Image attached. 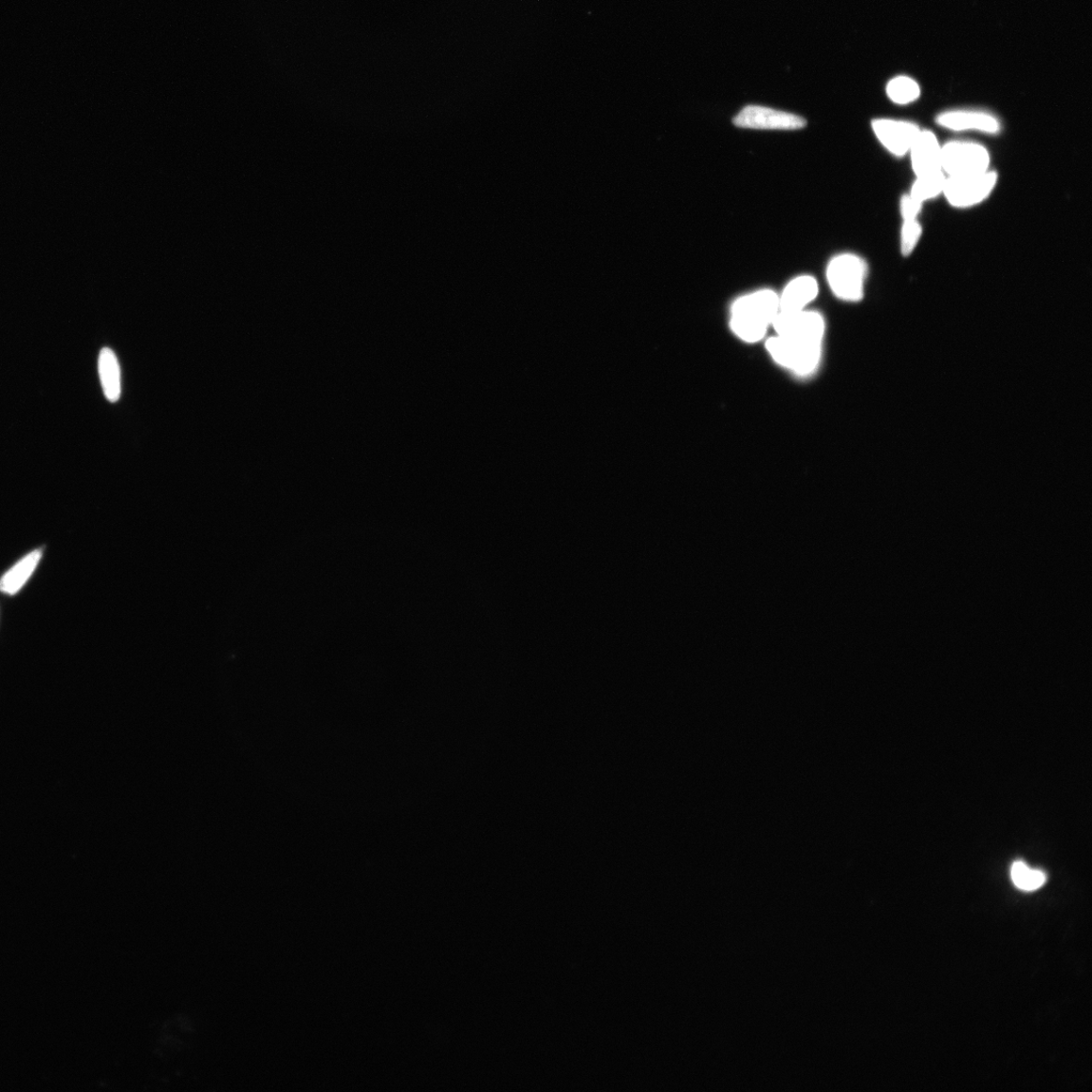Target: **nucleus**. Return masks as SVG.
Returning a JSON list of instances; mask_svg holds the SVG:
<instances>
[{
    "instance_id": "f257e3e1",
    "label": "nucleus",
    "mask_w": 1092,
    "mask_h": 1092,
    "mask_svg": "<svg viewBox=\"0 0 1092 1092\" xmlns=\"http://www.w3.org/2000/svg\"><path fill=\"white\" fill-rule=\"evenodd\" d=\"M779 296L774 290L761 289L738 298L731 305V328L741 341L755 343L773 327L779 314Z\"/></svg>"
},
{
    "instance_id": "6e6552de",
    "label": "nucleus",
    "mask_w": 1092,
    "mask_h": 1092,
    "mask_svg": "<svg viewBox=\"0 0 1092 1092\" xmlns=\"http://www.w3.org/2000/svg\"><path fill=\"white\" fill-rule=\"evenodd\" d=\"M877 139L897 157H903L915 143L920 128L912 121L879 119L872 121Z\"/></svg>"
},
{
    "instance_id": "39448f33",
    "label": "nucleus",
    "mask_w": 1092,
    "mask_h": 1092,
    "mask_svg": "<svg viewBox=\"0 0 1092 1092\" xmlns=\"http://www.w3.org/2000/svg\"><path fill=\"white\" fill-rule=\"evenodd\" d=\"M997 180V174L990 171L972 176L947 177L943 194L953 208H972L988 199L994 191Z\"/></svg>"
},
{
    "instance_id": "f8f14e48",
    "label": "nucleus",
    "mask_w": 1092,
    "mask_h": 1092,
    "mask_svg": "<svg viewBox=\"0 0 1092 1092\" xmlns=\"http://www.w3.org/2000/svg\"><path fill=\"white\" fill-rule=\"evenodd\" d=\"M99 374L107 401L117 403L121 393L120 367L116 353L109 347L101 350Z\"/></svg>"
},
{
    "instance_id": "423d86ee",
    "label": "nucleus",
    "mask_w": 1092,
    "mask_h": 1092,
    "mask_svg": "<svg viewBox=\"0 0 1092 1092\" xmlns=\"http://www.w3.org/2000/svg\"><path fill=\"white\" fill-rule=\"evenodd\" d=\"M773 328L776 335L791 340L823 343L825 323L821 314L812 311L779 312Z\"/></svg>"
},
{
    "instance_id": "20e7f679",
    "label": "nucleus",
    "mask_w": 1092,
    "mask_h": 1092,
    "mask_svg": "<svg viewBox=\"0 0 1092 1092\" xmlns=\"http://www.w3.org/2000/svg\"><path fill=\"white\" fill-rule=\"evenodd\" d=\"M942 172L947 177L965 176L990 171L989 150L971 141H951L942 146Z\"/></svg>"
},
{
    "instance_id": "f3484780",
    "label": "nucleus",
    "mask_w": 1092,
    "mask_h": 1092,
    "mask_svg": "<svg viewBox=\"0 0 1092 1092\" xmlns=\"http://www.w3.org/2000/svg\"><path fill=\"white\" fill-rule=\"evenodd\" d=\"M922 227L918 220L903 221L900 235V250L903 256H910L921 238Z\"/></svg>"
},
{
    "instance_id": "9d476101",
    "label": "nucleus",
    "mask_w": 1092,
    "mask_h": 1092,
    "mask_svg": "<svg viewBox=\"0 0 1092 1092\" xmlns=\"http://www.w3.org/2000/svg\"><path fill=\"white\" fill-rule=\"evenodd\" d=\"M909 154L916 177L942 172V145L933 132L921 130Z\"/></svg>"
},
{
    "instance_id": "4468645a",
    "label": "nucleus",
    "mask_w": 1092,
    "mask_h": 1092,
    "mask_svg": "<svg viewBox=\"0 0 1092 1092\" xmlns=\"http://www.w3.org/2000/svg\"><path fill=\"white\" fill-rule=\"evenodd\" d=\"M947 176L943 172L916 176L910 194L921 204L943 194Z\"/></svg>"
},
{
    "instance_id": "2eb2a0df",
    "label": "nucleus",
    "mask_w": 1092,
    "mask_h": 1092,
    "mask_svg": "<svg viewBox=\"0 0 1092 1092\" xmlns=\"http://www.w3.org/2000/svg\"><path fill=\"white\" fill-rule=\"evenodd\" d=\"M1010 876L1013 884L1024 891L1037 890L1047 879L1043 871L1029 868L1023 861H1017L1012 864Z\"/></svg>"
},
{
    "instance_id": "ddd939ff",
    "label": "nucleus",
    "mask_w": 1092,
    "mask_h": 1092,
    "mask_svg": "<svg viewBox=\"0 0 1092 1092\" xmlns=\"http://www.w3.org/2000/svg\"><path fill=\"white\" fill-rule=\"evenodd\" d=\"M41 558L42 550L37 549L29 552L28 556L22 559L18 564H15L10 570L0 579V592L8 595L17 594L35 572Z\"/></svg>"
},
{
    "instance_id": "dca6fc26",
    "label": "nucleus",
    "mask_w": 1092,
    "mask_h": 1092,
    "mask_svg": "<svg viewBox=\"0 0 1092 1092\" xmlns=\"http://www.w3.org/2000/svg\"><path fill=\"white\" fill-rule=\"evenodd\" d=\"M888 98L898 104H909L920 96L918 84L910 77L898 76L889 82L886 87Z\"/></svg>"
},
{
    "instance_id": "9b49d317",
    "label": "nucleus",
    "mask_w": 1092,
    "mask_h": 1092,
    "mask_svg": "<svg viewBox=\"0 0 1092 1092\" xmlns=\"http://www.w3.org/2000/svg\"><path fill=\"white\" fill-rule=\"evenodd\" d=\"M819 295V284L812 276L804 275L791 281L779 296V312H798Z\"/></svg>"
},
{
    "instance_id": "f03ea898",
    "label": "nucleus",
    "mask_w": 1092,
    "mask_h": 1092,
    "mask_svg": "<svg viewBox=\"0 0 1092 1092\" xmlns=\"http://www.w3.org/2000/svg\"><path fill=\"white\" fill-rule=\"evenodd\" d=\"M766 348L776 363L801 377L815 372L822 359V343L790 340L778 335L767 342Z\"/></svg>"
},
{
    "instance_id": "7ed1b4c3",
    "label": "nucleus",
    "mask_w": 1092,
    "mask_h": 1092,
    "mask_svg": "<svg viewBox=\"0 0 1092 1092\" xmlns=\"http://www.w3.org/2000/svg\"><path fill=\"white\" fill-rule=\"evenodd\" d=\"M866 276L865 261L850 253L833 258L826 270L830 289L840 300L847 302L862 300Z\"/></svg>"
},
{
    "instance_id": "1a4fd4ad",
    "label": "nucleus",
    "mask_w": 1092,
    "mask_h": 1092,
    "mask_svg": "<svg viewBox=\"0 0 1092 1092\" xmlns=\"http://www.w3.org/2000/svg\"><path fill=\"white\" fill-rule=\"evenodd\" d=\"M936 124L953 132H978L996 135L1001 122L991 114L972 110L949 111L937 116Z\"/></svg>"
},
{
    "instance_id": "a211bd4d",
    "label": "nucleus",
    "mask_w": 1092,
    "mask_h": 1092,
    "mask_svg": "<svg viewBox=\"0 0 1092 1092\" xmlns=\"http://www.w3.org/2000/svg\"><path fill=\"white\" fill-rule=\"evenodd\" d=\"M922 205L910 194H904L900 199V213L903 221L916 220L921 211Z\"/></svg>"
},
{
    "instance_id": "0eeeda50",
    "label": "nucleus",
    "mask_w": 1092,
    "mask_h": 1092,
    "mask_svg": "<svg viewBox=\"0 0 1092 1092\" xmlns=\"http://www.w3.org/2000/svg\"><path fill=\"white\" fill-rule=\"evenodd\" d=\"M736 127L758 130H797L806 125L799 116L760 105H748L733 119Z\"/></svg>"
}]
</instances>
